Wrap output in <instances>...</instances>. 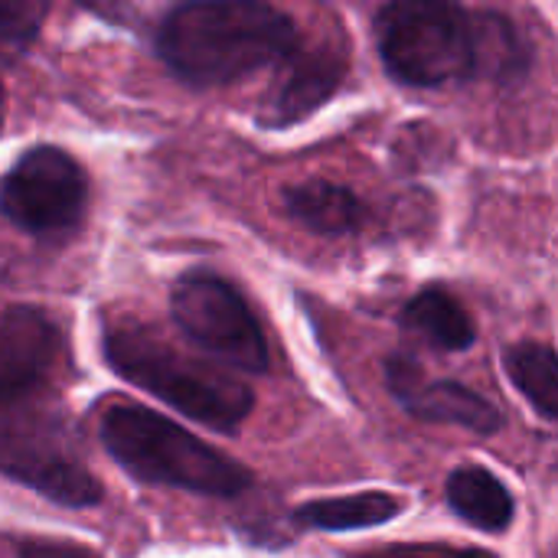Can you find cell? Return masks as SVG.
<instances>
[{"label":"cell","mask_w":558,"mask_h":558,"mask_svg":"<svg viewBox=\"0 0 558 558\" xmlns=\"http://www.w3.org/2000/svg\"><path fill=\"white\" fill-rule=\"evenodd\" d=\"M278 65V78L258 114V124L271 131L311 118L320 105L333 98L350 69V46L333 23L327 29H314L307 39L298 36L294 49Z\"/></svg>","instance_id":"obj_8"},{"label":"cell","mask_w":558,"mask_h":558,"mask_svg":"<svg viewBox=\"0 0 558 558\" xmlns=\"http://www.w3.org/2000/svg\"><path fill=\"white\" fill-rule=\"evenodd\" d=\"M88 199V180L72 154L43 144L29 147L0 183V213L36 239L69 235Z\"/></svg>","instance_id":"obj_7"},{"label":"cell","mask_w":558,"mask_h":558,"mask_svg":"<svg viewBox=\"0 0 558 558\" xmlns=\"http://www.w3.org/2000/svg\"><path fill=\"white\" fill-rule=\"evenodd\" d=\"M402 327L412 337H418L422 343H428L435 350H445V353L471 350L474 340H477V327H474L471 314L445 288L418 291L402 311Z\"/></svg>","instance_id":"obj_12"},{"label":"cell","mask_w":558,"mask_h":558,"mask_svg":"<svg viewBox=\"0 0 558 558\" xmlns=\"http://www.w3.org/2000/svg\"><path fill=\"white\" fill-rule=\"evenodd\" d=\"M298 36V23L271 3L193 0L160 20L157 56L180 82L213 88L281 62Z\"/></svg>","instance_id":"obj_1"},{"label":"cell","mask_w":558,"mask_h":558,"mask_svg":"<svg viewBox=\"0 0 558 558\" xmlns=\"http://www.w3.org/2000/svg\"><path fill=\"white\" fill-rule=\"evenodd\" d=\"M20 558H101L92 546L69 543V539H23Z\"/></svg>","instance_id":"obj_18"},{"label":"cell","mask_w":558,"mask_h":558,"mask_svg":"<svg viewBox=\"0 0 558 558\" xmlns=\"http://www.w3.org/2000/svg\"><path fill=\"white\" fill-rule=\"evenodd\" d=\"M0 474L59 507L101 504L98 477L75 458L59 418L33 409H0Z\"/></svg>","instance_id":"obj_5"},{"label":"cell","mask_w":558,"mask_h":558,"mask_svg":"<svg viewBox=\"0 0 558 558\" xmlns=\"http://www.w3.org/2000/svg\"><path fill=\"white\" fill-rule=\"evenodd\" d=\"M101 350L108 366L124 383L157 396L180 415L213 432L235 435L255 409V396L245 383L186 360L150 327L114 324L105 330Z\"/></svg>","instance_id":"obj_3"},{"label":"cell","mask_w":558,"mask_h":558,"mask_svg":"<svg viewBox=\"0 0 558 558\" xmlns=\"http://www.w3.org/2000/svg\"><path fill=\"white\" fill-rule=\"evenodd\" d=\"M284 206L298 226L314 235H350L366 222V203L343 183L307 180L284 193Z\"/></svg>","instance_id":"obj_11"},{"label":"cell","mask_w":558,"mask_h":558,"mask_svg":"<svg viewBox=\"0 0 558 558\" xmlns=\"http://www.w3.org/2000/svg\"><path fill=\"white\" fill-rule=\"evenodd\" d=\"M98 435L111 461L141 484L203 497H239L252 487L248 468L144 405H108Z\"/></svg>","instance_id":"obj_2"},{"label":"cell","mask_w":558,"mask_h":558,"mask_svg":"<svg viewBox=\"0 0 558 558\" xmlns=\"http://www.w3.org/2000/svg\"><path fill=\"white\" fill-rule=\"evenodd\" d=\"M356 558H494L484 549L471 546H448V543H402V546H379Z\"/></svg>","instance_id":"obj_17"},{"label":"cell","mask_w":558,"mask_h":558,"mask_svg":"<svg viewBox=\"0 0 558 558\" xmlns=\"http://www.w3.org/2000/svg\"><path fill=\"white\" fill-rule=\"evenodd\" d=\"M402 513V500L383 490H366L353 497L314 500L294 510L298 530H320V533H350V530H373Z\"/></svg>","instance_id":"obj_14"},{"label":"cell","mask_w":558,"mask_h":558,"mask_svg":"<svg viewBox=\"0 0 558 558\" xmlns=\"http://www.w3.org/2000/svg\"><path fill=\"white\" fill-rule=\"evenodd\" d=\"M170 311L183 337L213 360L239 373L268 369L265 333L255 314L248 311L245 298L226 278L213 271L183 275L170 294Z\"/></svg>","instance_id":"obj_6"},{"label":"cell","mask_w":558,"mask_h":558,"mask_svg":"<svg viewBox=\"0 0 558 558\" xmlns=\"http://www.w3.org/2000/svg\"><path fill=\"white\" fill-rule=\"evenodd\" d=\"M49 7L36 0H3L0 3V65H10L36 39Z\"/></svg>","instance_id":"obj_16"},{"label":"cell","mask_w":558,"mask_h":558,"mask_svg":"<svg viewBox=\"0 0 558 558\" xmlns=\"http://www.w3.org/2000/svg\"><path fill=\"white\" fill-rule=\"evenodd\" d=\"M59 360L56 324L33 307H13L0 320V409L29 396Z\"/></svg>","instance_id":"obj_10"},{"label":"cell","mask_w":558,"mask_h":558,"mask_svg":"<svg viewBox=\"0 0 558 558\" xmlns=\"http://www.w3.org/2000/svg\"><path fill=\"white\" fill-rule=\"evenodd\" d=\"M507 376L523 392V399L546 418L558 422V360L546 343H517L504 353Z\"/></svg>","instance_id":"obj_15"},{"label":"cell","mask_w":558,"mask_h":558,"mask_svg":"<svg viewBox=\"0 0 558 558\" xmlns=\"http://www.w3.org/2000/svg\"><path fill=\"white\" fill-rule=\"evenodd\" d=\"M0 128H3V85H0Z\"/></svg>","instance_id":"obj_19"},{"label":"cell","mask_w":558,"mask_h":558,"mask_svg":"<svg viewBox=\"0 0 558 558\" xmlns=\"http://www.w3.org/2000/svg\"><path fill=\"white\" fill-rule=\"evenodd\" d=\"M386 379L392 396L422 422L458 425L471 435H497L504 428L500 412L474 389L451 379H425L422 366L409 356H392L386 363Z\"/></svg>","instance_id":"obj_9"},{"label":"cell","mask_w":558,"mask_h":558,"mask_svg":"<svg viewBox=\"0 0 558 558\" xmlns=\"http://www.w3.org/2000/svg\"><path fill=\"white\" fill-rule=\"evenodd\" d=\"M448 504L464 523L484 533H504L513 523V510H517L510 490L487 468H474V464L458 468L448 477Z\"/></svg>","instance_id":"obj_13"},{"label":"cell","mask_w":558,"mask_h":558,"mask_svg":"<svg viewBox=\"0 0 558 558\" xmlns=\"http://www.w3.org/2000/svg\"><path fill=\"white\" fill-rule=\"evenodd\" d=\"M386 72L412 88H438L481 72V16L448 0H396L376 13Z\"/></svg>","instance_id":"obj_4"}]
</instances>
